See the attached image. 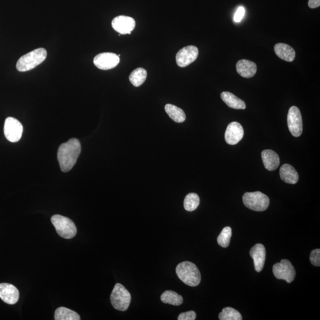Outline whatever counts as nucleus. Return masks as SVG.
Here are the masks:
<instances>
[{"label": "nucleus", "mask_w": 320, "mask_h": 320, "mask_svg": "<svg viewBox=\"0 0 320 320\" xmlns=\"http://www.w3.org/2000/svg\"><path fill=\"white\" fill-rule=\"evenodd\" d=\"M81 151L80 142L76 138L69 139L60 146L58 151V160L62 172H68L72 169L77 162Z\"/></svg>", "instance_id": "obj_1"}, {"label": "nucleus", "mask_w": 320, "mask_h": 320, "mask_svg": "<svg viewBox=\"0 0 320 320\" xmlns=\"http://www.w3.org/2000/svg\"><path fill=\"white\" fill-rule=\"evenodd\" d=\"M176 272L179 278L186 285L196 286L199 285L201 275L199 270L191 261H184L176 267Z\"/></svg>", "instance_id": "obj_2"}, {"label": "nucleus", "mask_w": 320, "mask_h": 320, "mask_svg": "<svg viewBox=\"0 0 320 320\" xmlns=\"http://www.w3.org/2000/svg\"><path fill=\"white\" fill-rule=\"evenodd\" d=\"M47 57L45 49H36L21 57L17 63L16 68L20 72L30 71L44 62Z\"/></svg>", "instance_id": "obj_3"}, {"label": "nucleus", "mask_w": 320, "mask_h": 320, "mask_svg": "<svg viewBox=\"0 0 320 320\" xmlns=\"http://www.w3.org/2000/svg\"><path fill=\"white\" fill-rule=\"evenodd\" d=\"M51 222L58 234L64 239H71L77 234V228L74 222L65 216L55 215L52 216Z\"/></svg>", "instance_id": "obj_4"}, {"label": "nucleus", "mask_w": 320, "mask_h": 320, "mask_svg": "<svg viewBox=\"0 0 320 320\" xmlns=\"http://www.w3.org/2000/svg\"><path fill=\"white\" fill-rule=\"evenodd\" d=\"M243 201L247 208L257 212L266 211L270 203L269 198L261 192H247Z\"/></svg>", "instance_id": "obj_5"}, {"label": "nucleus", "mask_w": 320, "mask_h": 320, "mask_svg": "<svg viewBox=\"0 0 320 320\" xmlns=\"http://www.w3.org/2000/svg\"><path fill=\"white\" fill-rule=\"evenodd\" d=\"M131 301L129 292L121 283H117L111 295L112 306L116 310L125 312L129 307Z\"/></svg>", "instance_id": "obj_6"}, {"label": "nucleus", "mask_w": 320, "mask_h": 320, "mask_svg": "<svg viewBox=\"0 0 320 320\" xmlns=\"http://www.w3.org/2000/svg\"><path fill=\"white\" fill-rule=\"evenodd\" d=\"M273 272L277 279L285 280L288 283L293 282L296 276L294 267L286 259H283L280 263L274 265Z\"/></svg>", "instance_id": "obj_7"}, {"label": "nucleus", "mask_w": 320, "mask_h": 320, "mask_svg": "<svg viewBox=\"0 0 320 320\" xmlns=\"http://www.w3.org/2000/svg\"><path fill=\"white\" fill-rule=\"evenodd\" d=\"M23 127L19 121L14 118L6 119L4 127L5 138L11 142L19 141L22 136Z\"/></svg>", "instance_id": "obj_8"}, {"label": "nucleus", "mask_w": 320, "mask_h": 320, "mask_svg": "<svg viewBox=\"0 0 320 320\" xmlns=\"http://www.w3.org/2000/svg\"><path fill=\"white\" fill-rule=\"evenodd\" d=\"M287 122L292 135L295 137L300 136L303 130V119L300 109L297 106H292L289 109Z\"/></svg>", "instance_id": "obj_9"}, {"label": "nucleus", "mask_w": 320, "mask_h": 320, "mask_svg": "<svg viewBox=\"0 0 320 320\" xmlns=\"http://www.w3.org/2000/svg\"><path fill=\"white\" fill-rule=\"evenodd\" d=\"M199 50L195 46L190 45L180 50L176 55L177 64L180 67L190 65L197 59Z\"/></svg>", "instance_id": "obj_10"}, {"label": "nucleus", "mask_w": 320, "mask_h": 320, "mask_svg": "<svg viewBox=\"0 0 320 320\" xmlns=\"http://www.w3.org/2000/svg\"><path fill=\"white\" fill-rule=\"evenodd\" d=\"M120 62V59L118 55L111 53L99 54L97 55L93 60L94 65L102 70L114 68Z\"/></svg>", "instance_id": "obj_11"}, {"label": "nucleus", "mask_w": 320, "mask_h": 320, "mask_svg": "<svg viewBox=\"0 0 320 320\" xmlns=\"http://www.w3.org/2000/svg\"><path fill=\"white\" fill-rule=\"evenodd\" d=\"M135 24L133 18L126 16L116 17L112 22L113 28L122 35L130 34L135 28Z\"/></svg>", "instance_id": "obj_12"}, {"label": "nucleus", "mask_w": 320, "mask_h": 320, "mask_svg": "<svg viewBox=\"0 0 320 320\" xmlns=\"http://www.w3.org/2000/svg\"><path fill=\"white\" fill-rule=\"evenodd\" d=\"M244 129L242 125L233 122L228 125L225 133V140L228 144L234 145L238 144L243 138Z\"/></svg>", "instance_id": "obj_13"}, {"label": "nucleus", "mask_w": 320, "mask_h": 320, "mask_svg": "<svg viewBox=\"0 0 320 320\" xmlns=\"http://www.w3.org/2000/svg\"><path fill=\"white\" fill-rule=\"evenodd\" d=\"M0 298L6 304H16L19 299V290L10 283H0Z\"/></svg>", "instance_id": "obj_14"}, {"label": "nucleus", "mask_w": 320, "mask_h": 320, "mask_svg": "<svg viewBox=\"0 0 320 320\" xmlns=\"http://www.w3.org/2000/svg\"><path fill=\"white\" fill-rule=\"evenodd\" d=\"M250 255L254 259L255 270L260 272L266 260V252L264 246L261 244H257L251 249Z\"/></svg>", "instance_id": "obj_15"}, {"label": "nucleus", "mask_w": 320, "mask_h": 320, "mask_svg": "<svg viewBox=\"0 0 320 320\" xmlns=\"http://www.w3.org/2000/svg\"><path fill=\"white\" fill-rule=\"evenodd\" d=\"M237 71L242 77L252 78L257 72V65L254 62L247 60H241L236 64Z\"/></svg>", "instance_id": "obj_16"}, {"label": "nucleus", "mask_w": 320, "mask_h": 320, "mask_svg": "<svg viewBox=\"0 0 320 320\" xmlns=\"http://www.w3.org/2000/svg\"><path fill=\"white\" fill-rule=\"evenodd\" d=\"M264 166L269 171L275 170L280 164V158L276 152L271 149H265L261 152Z\"/></svg>", "instance_id": "obj_17"}, {"label": "nucleus", "mask_w": 320, "mask_h": 320, "mask_svg": "<svg viewBox=\"0 0 320 320\" xmlns=\"http://www.w3.org/2000/svg\"><path fill=\"white\" fill-rule=\"evenodd\" d=\"M280 178L286 184H296L299 180L298 173L290 164H285L279 170Z\"/></svg>", "instance_id": "obj_18"}, {"label": "nucleus", "mask_w": 320, "mask_h": 320, "mask_svg": "<svg viewBox=\"0 0 320 320\" xmlns=\"http://www.w3.org/2000/svg\"><path fill=\"white\" fill-rule=\"evenodd\" d=\"M274 51L280 59L287 62H292L295 59V51L290 46L279 43L275 45Z\"/></svg>", "instance_id": "obj_19"}, {"label": "nucleus", "mask_w": 320, "mask_h": 320, "mask_svg": "<svg viewBox=\"0 0 320 320\" xmlns=\"http://www.w3.org/2000/svg\"><path fill=\"white\" fill-rule=\"evenodd\" d=\"M221 97L222 101L230 108L242 110L246 108V103L243 100L228 91L222 92Z\"/></svg>", "instance_id": "obj_20"}, {"label": "nucleus", "mask_w": 320, "mask_h": 320, "mask_svg": "<svg viewBox=\"0 0 320 320\" xmlns=\"http://www.w3.org/2000/svg\"><path fill=\"white\" fill-rule=\"evenodd\" d=\"M165 111L169 117L177 123H184L186 120L185 113L178 107L167 104L165 106Z\"/></svg>", "instance_id": "obj_21"}, {"label": "nucleus", "mask_w": 320, "mask_h": 320, "mask_svg": "<svg viewBox=\"0 0 320 320\" xmlns=\"http://www.w3.org/2000/svg\"><path fill=\"white\" fill-rule=\"evenodd\" d=\"M56 320H80V317L74 311L66 309L65 307H60L55 312Z\"/></svg>", "instance_id": "obj_22"}, {"label": "nucleus", "mask_w": 320, "mask_h": 320, "mask_svg": "<svg viewBox=\"0 0 320 320\" xmlns=\"http://www.w3.org/2000/svg\"><path fill=\"white\" fill-rule=\"evenodd\" d=\"M161 301L164 304L178 306L183 303L184 298L176 292L169 290L164 292L161 295Z\"/></svg>", "instance_id": "obj_23"}, {"label": "nucleus", "mask_w": 320, "mask_h": 320, "mask_svg": "<svg viewBox=\"0 0 320 320\" xmlns=\"http://www.w3.org/2000/svg\"><path fill=\"white\" fill-rule=\"evenodd\" d=\"M147 72L142 68H138L133 70L129 75V80L134 86L138 87L144 83L147 79Z\"/></svg>", "instance_id": "obj_24"}, {"label": "nucleus", "mask_w": 320, "mask_h": 320, "mask_svg": "<svg viewBox=\"0 0 320 320\" xmlns=\"http://www.w3.org/2000/svg\"><path fill=\"white\" fill-rule=\"evenodd\" d=\"M200 198L198 194L194 193H189L185 197L184 200V208L187 211L192 212L199 206Z\"/></svg>", "instance_id": "obj_25"}, {"label": "nucleus", "mask_w": 320, "mask_h": 320, "mask_svg": "<svg viewBox=\"0 0 320 320\" xmlns=\"http://www.w3.org/2000/svg\"><path fill=\"white\" fill-rule=\"evenodd\" d=\"M219 319L220 320H242V316L237 310L231 307L224 308L219 313Z\"/></svg>", "instance_id": "obj_26"}, {"label": "nucleus", "mask_w": 320, "mask_h": 320, "mask_svg": "<svg viewBox=\"0 0 320 320\" xmlns=\"http://www.w3.org/2000/svg\"><path fill=\"white\" fill-rule=\"evenodd\" d=\"M231 236H232V230L230 227H226L221 231L217 238V242L222 248H226L229 246Z\"/></svg>", "instance_id": "obj_27"}, {"label": "nucleus", "mask_w": 320, "mask_h": 320, "mask_svg": "<svg viewBox=\"0 0 320 320\" xmlns=\"http://www.w3.org/2000/svg\"><path fill=\"white\" fill-rule=\"evenodd\" d=\"M310 261L314 266L320 267V250L319 249L314 250L310 254Z\"/></svg>", "instance_id": "obj_28"}, {"label": "nucleus", "mask_w": 320, "mask_h": 320, "mask_svg": "<svg viewBox=\"0 0 320 320\" xmlns=\"http://www.w3.org/2000/svg\"><path fill=\"white\" fill-rule=\"evenodd\" d=\"M196 318V313L193 311H190V312L181 313L179 316L178 319L179 320H194Z\"/></svg>", "instance_id": "obj_29"}, {"label": "nucleus", "mask_w": 320, "mask_h": 320, "mask_svg": "<svg viewBox=\"0 0 320 320\" xmlns=\"http://www.w3.org/2000/svg\"><path fill=\"white\" fill-rule=\"evenodd\" d=\"M245 8L242 7V6H240V7L238 8L234 16V21L235 22H240L243 20L244 16H245Z\"/></svg>", "instance_id": "obj_30"}, {"label": "nucleus", "mask_w": 320, "mask_h": 320, "mask_svg": "<svg viewBox=\"0 0 320 320\" xmlns=\"http://www.w3.org/2000/svg\"><path fill=\"white\" fill-rule=\"evenodd\" d=\"M309 6L311 8H316L320 7V0H309Z\"/></svg>", "instance_id": "obj_31"}]
</instances>
